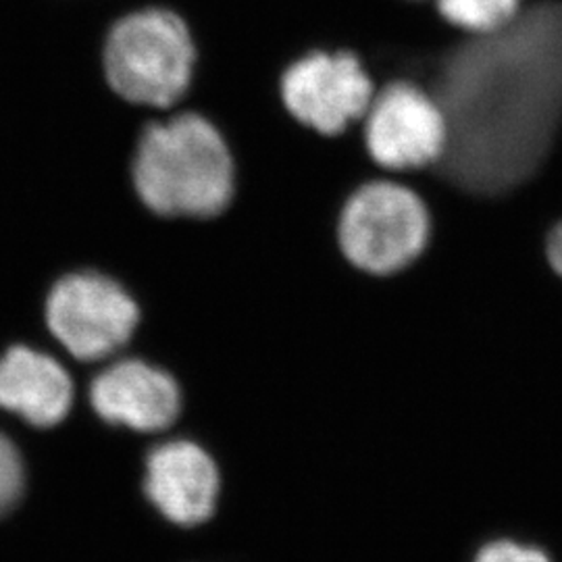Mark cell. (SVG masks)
<instances>
[{
	"instance_id": "1",
	"label": "cell",
	"mask_w": 562,
	"mask_h": 562,
	"mask_svg": "<svg viewBox=\"0 0 562 562\" xmlns=\"http://www.w3.org/2000/svg\"><path fill=\"white\" fill-rule=\"evenodd\" d=\"M134 181L159 217L206 222L236 196V159L222 130L199 111H183L144 130Z\"/></svg>"
},
{
	"instance_id": "2",
	"label": "cell",
	"mask_w": 562,
	"mask_h": 562,
	"mask_svg": "<svg viewBox=\"0 0 562 562\" xmlns=\"http://www.w3.org/2000/svg\"><path fill=\"white\" fill-rule=\"evenodd\" d=\"M199 67L192 25L171 7H144L117 21L104 44V71L125 101L171 109L188 99Z\"/></svg>"
},
{
	"instance_id": "3",
	"label": "cell",
	"mask_w": 562,
	"mask_h": 562,
	"mask_svg": "<svg viewBox=\"0 0 562 562\" xmlns=\"http://www.w3.org/2000/svg\"><path fill=\"white\" fill-rule=\"evenodd\" d=\"M431 215L422 196L396 178L359 186L341 206L338 246L346 261L369 276H396L423 255Z\"/></svg>"
},
{
	"instance_id": "4",
	"label": "cell",
	"mask_w": 562,
	"mask_h": 562,
	"mask_svg": "<svg viewBox=\"0 0 562 562\" xmlns=\"http://www.w3.org/2000/svg\"><path fill=\"white\" fill-rule=\"evenodd\" d=\"M364 148L387 178H401L442 161L448 120L440 102L411 80L385 81L361 121Z\"/></svg>"
},
{
	"instance_id": "5",
	"label": "cell",
	"mask_w": 562,
	"mask_h": 562,
	"mask_svg": "<svg viewBox=\"0 0 562 562\" xmlns=\"http://www.w3.org/2000/svg\"><path fill=\"white\" fill-rule=\"evenodd\" d=\"M285 111L322 136H340L367 115L378 86L352 50H308L280 80Z\"/></svg>"
},
{
	"instance_id": "6",
	"label": "cell",
	"mask_w": 562,
	"mask_h": 562,
	"mask_svg": "<svg viewBox=\"0 0 562 562\" xmlns=\"http://www.w3.org/2000/svg\"><path fill=\"white\" fill-rule=\"evenodd\" d=\"M46 317L76 359L99 361L132 338L140 311L120 283L99 273H76L55 285Z\"/></svg>"
},
{
	"instance_id": "7",
	"label": "cell",
	"mask_w": 562,
	"mask_h": 562,
	"mask_svg": "<svg viewBox=\"0 0 562 562\" xmlns=\"http://www.w3.org/2000/svg\"><path fill=\"white\" fill-rule=\"evenodd\" d=\"M144 492L167 521L196 527L209 521L220 503L217 461L192 440H169L146 459Z\"/></svg>"
},
{
	"instance_id": "8",
	"label": "cell",
	"mask_w": 562,
	"mask_h": 562,
	"mask_svg": "<svg viewBox=\"0 0 562 562\" xmlns=\"http://www.w3.org/2000/svg\"><path fill=\"white\" fill-rule=\"evenodd\" d=\"M90 401L102 419L136 431H162L180 419V383L144 361H121L92 383Z\"/></svg>"
},
{
	"instance_id": "9",
	"label": "cell",
	"mask_w": 562,
	"mask_h": 562,
	"mask_svg": "<svg viewBox=\"0 0 562 562\" xmlns=\"http://www.w3.org/2000/svg\"><path fill=\"white\" fill-rule=\"evenodd\" d=\"M74 385L59 362L30 348H11L0 359V408L36 427H53L71 408Z\"/></svg>"
},
{
	"instance_id": "10",
	"label": "cell",
	"mask_w": 562,
	"mask_h": 562,
	"mask_svg": "<svg viewBox=\"0 0 562 562\" xmlns=\"http://www.w3.org/2000/svg\"><path fill=\"white\" fill-rule=\"evenodd\" d=\"M448 25L467 36H490L519 18L522 0H431Z\"/></svg>"
},
{
	"instance_id": "11",
	"label": "cell",
	"mask_w": 562,
	"mask_h": 562,
	"mask_svg": "<svg viewBox=\"0 0 562 562\" xmlns=\"http://www.w3.org/2000/svg\"><path fill=\"white\" fill-rule=\"evenodd\" d=\"M23 492V464L13 443L0 434V517L7 515Z\"/></svg>"
},
{
	"instance_id": "12",
	"label": "cell",
	"mask_w": 562,
	"mask_h": 562,
	"mask_svg": "<svg viewBox=\"0 0 562 562\" xmlns=\"http://www.w3.org/2000/svg\"><path fill=\"white\" fill-rule=\"evenodd\" d=\"M473 562H552V559L538 546L501 538L483 543Z\"/></svg>"
},
{
	"instance_id": "13",
	"label": "cell",
	"mask_w": 562,
	"mask_h": 562,
	"mask_svg": "<svg viewBox=\"0 0 562 562\" xmlns=\"http://www.w3.org/2000/svg\"><path fill=\"white\" fill-rule=\"evenodd\" d=\"M546 255L552 269L562 278V222L550 229L548 241H546Z\"/></svg>"
}]
</instances>
